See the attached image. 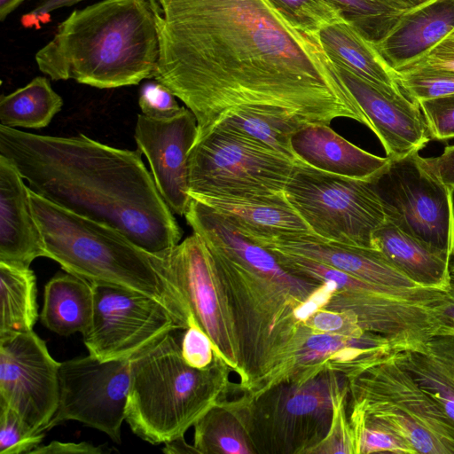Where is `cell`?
I'll use <instances>...</instances> for the list:
<instances>
[{
  "label": "cell",
  "instance_id": "cell-16",
  "mask_svg": "<svg viewBox=\"0 0 454 454\" xmlns=\"http://www.w3.org/2000/svg\"><path fill=\"white\" fill-rule=\"evenodd\" d=\"M59 364L34 331L0 337V404L45 432L59 405Z\"/></svg>",
  "mask_w": 454,
  "mask_h": 454
},
{
  "label": "cell",
  "instance_id": "cell-43",
  "mask_svg": "<svg viewBox=\"0 0 454 454\" xmlns=\"http://www.w3.org/2000/svg\"><path fill=\"white\" fill-rule=\"evenodd\" d=\"M450 287L443 293L442 298L432 306V311L438 322L439 328L454 330V255L450 261Z\"/></svg>",
  "mask_w": 454,
  "mask_h": 454
},
{
  "label": "cell",
  "instance_id": "cell-3",
  "mask_svg": "<svg viewBox=\"0 0 454 454\" xmlns=\"http://www.w3.org/2000/svg\"><path fill=\"white\" fill-rule=\"evenodd\" d=\"M0 154L35 193L119 230L151 254L180 242L182 230L138 149L115 148L82 133L53 137L0 125Z\"/></svg>",
  "mask_w": 454,
  "mask_h": 454
},
{
  "label": "cell",
  "instance_id": "cell-22",
  "mask_svg": "<svg viewBox=\"0 0 454 454\" xmlns=\"http://www.w3.org/2000/svg\"><path fill=\"white\" fill-rule=\"evenodd\" d=\"M454 30V0H430L405 12L375 45L395 72L416 62Z\"/></svg>",
  "mask_w": 454,
  "mask_h": 454
},
{
  "label": "cell",
  "instance_id": "cell-32",
  "mask_svg": "<svg viewBox=\"0 0 454 454\" xmlns=\"http://www.w3.org/2000/svg\"><path fill=\"white\" fill-rule=\"evenodd\" d=\"M366 40L376 45L390 32L403 12L383 0H330Z\"/></svg>",
  "mask_w": 454,
  "mask_h": 454
},
{
  "label": "cell",
  "instance_id": "cell-12",
  "mask_svg": "<svg viewBox=\"0 0 454 454\" xmlns=\"http://www.w3.org/2000/svg\"><path fill=\"white\" fill-rule=\"evenodd\" d=\"M368 182L387 219L405 233L454 255V188L442 182L428 158L417 151L389 159Z\"/></svg>",
  "mask_w": 454,
  "mask_h": 454
},
{
  "label": "cell",
  "instance_id": "cell-15",
  "mask_svg": "<svg viewBox=\"0 0 454 454\" xmlns=\"http://www.w3.org/2000/svg\"><path fill=\"white\" fill-rule=\"evenodd\" d=\"M93 286V319L83 342L98 359H131L167 333L184 330L161 303L145 294Z\"/></svg>",
  "mask_w": 454,
  "mask_h": 454
},
{
  "label": "cell",
  "instance_id": "cell-4",
  "mask_svg": "<svg viewBox=\"0 0 454 454\" xmlns=\"http://www.w3.org/2000/svg\"><path fill=\"white\" fill-rule=\"evenodd\" d=\"M158 56L149 1L103 0L73 11L35 59L51 80L113 89L153 77Z\"/></svg>",
  "mask_w": 454,
  "mask_h": 454
},
{
  "label": "cell",
  "instance_id": "cell-46",
  "mask_svg": "<svg viewBox=\"0 0 454 454\" xmlns=\"http://www.w3.org/2000/svg\"><path fill=\"white\" fill-rule=\"evenodd\" d=\"M428 160L442 182L454 188V145L446 146L441 155Z\"/></svg>",
  "mask_w": 454,
  "mask_h": 454
},
{
  "label": "cell",
  "instance_id": "cell-30",
  "mask_svg": "<svg viewBox=\"0 0 454 454\" xmlns=\"http://www.w3.org/2000/svg\"><path fill=\"white\" fill-rule=\"evenodd\" d=\"M198 454H256L239 413L229 398L211 407L194 424Z\"/></svg>",
  "mask_w": 454,
  "mask_h": 454
},
{
  "label": "cell",
  "instance_id": "cell-29",
  "mask_svg": "<svg viewBox=\"0 0 454 454\" xmlns=\"http://www.w3.org/2000/svg\"><path fill=\"white\" fill-rule=\"evenodd\" d=\"M0 337L27 333L38 318L36 278L29 267L0 262Z\"/></svg>",
  "mask_w": 454,
  "mask_h": 454
},
{
  "label": "cell",
  "instance_id": "cell-17",
  "mask_svg": "<svg viewBox=\"0 0 454 454\" xmlns=\"http://www.w3.org/2000/svg\"><path fill=\"white\" fill-rule=\"evenodd\" d=\"M134 137L166 204L173 214L184 215L192 199L188 159L197 137L194 114L184 106L168 118L138 114Z\"/></svg>",
  "mask_w": 454,
  "mask_h": 454
},
{
  "label": "cell",
  "instance_id": "cell-38",
  "mask_svg": "<svg viewBox=\"0 0 454 454\" xmlns=\"http://www.w3.org/2000/svg\"><path fill=\"white\" fill-rule=\"evenodd\" d=\"M44 432L32 428L12 409L0 404V454L31 453Z\"/></svg>",
  "mask_w": 454,
  "mask_h": 454
},
{
  "label": "cell",
  "instance_id": "cell-42",
  "mask_svg": "<svg viewBox=\"0 0 454 454\" xmlns=\"http://www.w3.org/2000/svg\"><path fill=\"white\" fill-rule=\"evenodd\" d=\"M426 67L454 73V30L424 57L405 67Z\"/></svg>",
  "mask_w": 454,
  "mask_h": 454
},
{
  "label": "cell",
  "instance_id": "cell-2",
  "mask_svg": "<svg viewBox=\"0 0 454 454\" xmlns=\"http://www.w3.org/2000/svg\"><path fill=\"white\" fill-rule=\"evenodd\" d=\"M184 217L207 246L231 308L240 355L236 393L256 396L283 384L312 333L306 320L325 309L332 288L290 274L267 249L193 198Z\"/></svg>",
  "mask_w": 454,
  "mask_h": 454
},
{
  "label": "cell",
  "instance_id": "cell-35",
  "mask_svg": "<svg viewBox=\"0 0 454 454\" xmlns=\"http://www.w3.org/2000/svg\"><path fill=\"white\" fill-rule=\"evenodd\" d=\"M296 29L317 35L325 27L345 20L330 0H269Z\"/></svg>",
  "mask_w": 454,
  "mask_h": 454
},
{
  "label": "cell",
  "instance_id": "cell-41",
  "mask_svg": "<svg viewBox=\"0 0 454 454\" xmlns=\"http://www.w3.org/2000/svg\"><path fill=\"white\" fill-rule=\"evenodd\" d=\"M181 352L189 365L200 369L210 364L215 357L211 340L196 321L185 329L181 341Z\"/></svg>",
  "mask_w": 454,
  "mask_h": 454
},
{
  "label": "cell",
  "instance_id": "cell-47",
  "mask_svg": "<svg viewBox=\"0 0 454 454\" xmlns=\"http://www.w3.org/2000/svg\"><path fill=\"white\" fill-rule=\"evenodd\" d=\"M164 444L162 451L166 454L198 453L193 445L185 442L184 435L168 441Z\"/></svg>",
  "mask_w": 454,
  "mask_h": 454
},
{
  "label": "cell",
  "instance_id": "cell-5",
  "mask_svg": "<svg viewBox=\"0 0 454 454\" xmlns=\"http://www.w3.org/2000/svg\"><path fill=\"white\" fill-rule=\"evenodd\" d=\"M28 192L45 257L92 284L124 288L156 300L184 330L194 321L184 295L154 254L106 223L63 208L29 187Z\"/></svg>",
  "mask_w": 454,
  "mask_h": 454
},
{
  "label": "cell",
  "instance_id": "cell-10",
  "mask_svg": "<svg viewBox=\"0 0 454 454\" xmlns=\"http://www.w3.org/2000/svg\"><path fill=\"white\" fill-rule=\"evenodd\" d=\"M284 194L310 232L327 240L374 247L373 233L386 220L368 181L322 171L299 159Z\"/></svg>",
  "mask_w": 454,
  "mask_h": 454
},
{
  "label": "cell",
  "instance_id": "cell-7",
  "mask_svg": "<svg viewBox=\"0 0 454 454\" xmlns=\"http://www.w3.org/2000/svg\"><path fill=\"white\" fill-rule=\"evenodd\" d=\"M347 381L327 371L302 385L279 384L231 402L256 454H313L330 429L333 395Z\"/></svg>",
  "mask_w": 454,
  "mask_h": 454
},
{
  "label": "cell",
  "instance_id": "cell-37",
  "mask_svg": "<svg viewBox=\"0 0 454 454\" xmlns=\"http://www.w3.org/2000/svg\"><path fill=\"white\" fill-rule=\"evenodd\" d=\"M348 402L347 381L333 395L330 429L325 438L313 450V454H355L353 431L348 414Z\"/></svg>",
  "mask_w": 454,
  "mask_h": 454
},
{
  "label": "cell",
  "instance_id": "cell-21",
  "mask_svg": "<svg viewBox=\"0 0 454 454\" xmlns=\"http://www.w3.org/2000/svg\"><path fill=\"white\" fill-rule=\"evenodd\" d=\"M23 180L0 154V262L29 267L35 258L45 257V249Z\"/></svg>",
  "mask_w": 454,
  "mask_h": 454
},
{
  "label": "cell",
  "instance_id": "cell-27",
  "mask_svg": "<svg viewBox=\"0 0 454 454\" xmlns=\"http://www.w3.org/2000/svg\"><path fill=\"white\" fill-rule=\"evenodd\" d=\"M317 35L333 63L380 88L402 90L396 72L386 63L375 45L348 21L331 24Z\"/></svg>",
  "mask_w": 454,
  "mask_h": 454
},
{
  "label": "cell",
  "instance_id": "cell-31",
  "mask_svg": "<svg viewBox=\"0 0 454 454\" xmlns=\"http://www.w3.org/2000/svg\"><path fill=\"white\" fill-rule=\"evenodd\" d=\"M63 100L49 80L37 76L24 87L0 98V125L41 129L61 110Z\"/></svg>",
  "mask_w": 454,
  "mask_h": 454
},
{
  "label": "cell",
  "instance_id": "cell-23",
  "mask_svg": "<svg viewBox=\"0 0 454 454\" xmlns=\"http://www.w3.org/2000/svg\"><path fill=\"white\" fill-rule=\"evenodd\" d=\"M291 141L297 159L319 170L349 178L371 180L389 160L350 143L329 124L307 126L294 133Z\"/></svg>",
  "mask_w": 454,
  "mask_h": 454
},
{
  "label": "cell",
  "instance_id": "cell-1",
  "mask_svg": "<svg viewBox=\"0 0 454 454\" xmlns=\"http://www.w3.org/2000/svg\"><path fill=\"white\" fill-rule=\"evenodd\" d=\"M159 56L153 78L194 114L196 141L227 116L254 114L295 133L348 118L370 129L317 35L269 0H148Z\"/></svg>",
  "mask_w": 454,
  "mask_h": 454
},
{
  "label": "cell",
  "instance_id": "cell-13",
  "mask_svg": "<svg viewBox=\"0 0 454 454\" xmlns=\"http://www.w3.org/2000/svg\"><path fill=\"white\" fill-rule=\"evenodd\" d=\"M154 254L184 295L194 320L211 340L215 353L239 376L240 355L233 317L202 239L192 232L177 245Z\"/></svg>",
  "mask_w": 454,
  "mask_h": 454
},
{
  "label": "cell",
  "instance_id": "cell-28",
  "mask_svg": "<svg viewBox=\"0 0 454 454\" xmlns=\"http://www.w3.org/2000/svg\"><path fill=\"white\" fill-rule=\"evenodd\" d=\"M94 313V286L71 273H59L44 287L41 322L50 331L69 336L85 335Z\"/></svg>",
  "mask_w": 454,
  "mask_h": 454
},
{
  "label": "cell",
  "instance_id": "cell-40",
  "mask_svg": "<svg viewBox=\"0 0 454 454\" xmlns=\"http://www.w3.org/2000/svg\"><path fill=\"white\" fill-rule=\"evenodd\" d=\"M138 105L142 114L152 118L171 117L182 107L176 100V96L158 81L142 85Z\"/></svg>",
  "mask_w": 454,
  "mask_h": 454
},
{
  "label": "cell",
  "instance_id": "cell-33",
  "mask_svg": "<svg viewBox=\"0 0 454 454\" xmlns=\"http://www.w3.org/2000/svg\"><path fill=\"white\" fill-rule=\"evenodd\" d=\"M215 129L241 135L294 161L298 160L292 147L294 132L269 119L254 114H239L225 117L210 131Z\"/></svg>",
  "mask_w": 454,
  "mask_h": 454
},
{
  "label": "cell",
  "instance_id": "cell-9",
  "mask_svg": "<svg viewBox=\"0 0 454 454\" xmlns=\"http://www.w3.org/2000/svg\"><path fill=\"white\" fill-rule=\"evenodd\" d=\"M294 163L246 137L215 129L190 152L189 194L231 199L282 195Z\"/></svg>",
  "mask_w": 454,
  "mask_h": 454
},
{
  "label": "cell",
  "instance_id": "cell-6",
  "mask_svg": "<svg viewBox=\"0 0 454 454\" xmlns=\"http://www.w3.org/2000/svg\"><path fill=\"white\" fill-rule=\"evenodd\" d=\"M231 372L215 353L205 368L189 365L181 342L168 333L130 359L125 420L152 444L184 435L211 407L235 393Z\"/></svg>",
  "mask_w": 454,
  "mask_h": 454
},
{
  "label": "cell",
  "instance_id": "cell-14",
  "mask_svg": "<svg viewBox=\"0 0 454 454\" xmlns=\"http://www.w3.org/2000/svg\"><path fill=\"white\" fill-rule=\"evenodd\" d=\"M59 397L47 430L75 420L121 442L130 385V359L102 361L88 355L60 363Z\"/></svg>",
  "mask_w": 454,
  "mask_h": 454
},
{
  "label": "cell",
  "instance_id": "cell-48",
  "mask_svg": "<svg viewBox=\"0 0 454 454\" xmlns=\"http://www.w3.org/2000/svg\"><path fill=\"white\" fill-rule=\"evenodd\" d=\"M394 8L401 11L402 12H408L430 0H383Z\"/></svg>",
  "mask_w": 454,
  "mask_h": 454
},
{
  "label": "cell",
  "instance_id": "cell-45",
  "mask_svg": "<svg viewBox=\"0 0 454 454\" xmlns=\"http://www.w3.org/2000/svg\"><path fill=\"white\" fill-rule=\"evenodd\" d=\"M83 0H42L31 12L21 18V23L26 27H40L41 24L50 20L49 13L54 10L72 6Z\"/></svg>",
  "mask_w": 454,
  "mask_h": 454
},
{
  "label": "cell",
  "instance_id": "cell-8",
  "mask_svg": "<svg viewBox=\"0 0 454 454\" xmlns=\"http://www.w3.org/2000/svg\"><path fill=\"white\" fill-rule=\"evenodd\" d=\"M395 353L347 378L348 411L380 420L416 453L454 454V421Z\"/></svg>",
  "mask_w": 454,
  "mask_h": 454
},
{
  "label": "cell",
  "instance_id": "cell-36",
  "mask_svg": "<svg viewBox=\"0 0 454 454\" xmlns=\"http://www.w3.org/2000/svg\"><path fill=\"white\" fill-rule=\"evenodd\" d=\"M403 92L415 102L454 94V73L426 67L396 71Z\"/></svg>",
  "mask_w": 454,
  "mask_h": 454
},
{
  "label": "cell",
  "instance_id": "cell-44",
  "mask_svg": "<svg viewBox=\"0 0 454 454\" xmlns=\"http://www.w3.org/2000/svg\"><path fill=\"white\" fill-rule=\"evenodd\" d=\"M105 450L100 446L87 442L52 441L45 445H39L30 454H102Z\"/></svg>",
  "mask_w": 454,
  "mask_h": 454
},
{
  "label": "cell",
  "instance_id": "cell-34",
  "mask_svg": "<svg viewBox=\"0 0 454 454\" xmlns=\"http://www.w3.org/2000/svg\"><path fill=\"white\" fill-rule=\"evenodd\" d=\"M348 414L353 431L355 454H416L403 437L380 420L356 411H348Z\"/></svg>",
  "mask_w": 454,
  "mask_h": 454
},
{
  "label": "cell",
  "instance_id": "cell-11",
  "mask_svg": "<svg viewBox=\"0 0 454 454\" xmlns=\"http://www.w3.org/2000/svg\"><path fill=\"white\" fill-rule=\"evenodd\" d=\"M268 251L290 274L333 288L325 309L353 316L364 330L380 334L396 346L410 341L423 323L425 309L420 301L427 297L424 288H386L304 256Z\"/></svg>",
  "mask_w": 454,
  "mask_h": 454
},
{
  "label": "cell",
  "instance_id": "cell-18",
  "mask_svg": "<svg viewBox=\"0 0 454 454\" xmlns=\"http://www.w3.org/2000/svg\"><path fill=\"white\" fill-rule=\"evenodd\" d=\"M383 145L387 157L397 159L420 151L432 139L417 102L403 90L380 88L333 63Z\"/></svg>",
  "mask_w": 454,
  "mask_h": 454
},
{
  "label": "cell",
  "instance_id": "cell-39",
  "mask_svg": "<svg viewBox=\"0 0 454 454\" xmlns=\"http://www.w3.org/2000/svg\"><path fill=\"white\" fill-rule=\"evenodd\" d=\"M432 139L454 138V94L418 102Z\"/></svg>",
  "mask_w": 454,
  "mask_h": 454
},
{
  "label": "cell",
  "instance_id": "cell-24",
  "mask_svg": "<svg viewBox=\"0 0 454 454\" xmlns=\"http://www.w3.org/2000/svg\"><path fill=\"white\" fill-rule=\"evenodd\" d=\"M212 207L239 233L258 244L279 236L310 232L285 194L257 199L191 197Z\"/></svg>",
  "mask_w": 454,
  "mask_h": 454
},
{
  "label": "cell",
  "instance_id": "cell-25",
  "mask_svg": "<svg viewBox=\"0 0 454 454\" xmlns=\"http://www.w3.org/2000/svg\"><path fill=\"white\" fill-rule=\"evenodd\" d=\"M373 247L416 285L446 292L452 255L405 233L386 218L374 231Z\"/></svg>",
  "mask_w": 454,
  "mask_h": 454
},
{
  "label": "cell",
  "instance_id": "cell-20",
  "mask_svg": "<svg viewBox=\"0 0 454 454\" xmlns=\"http://www.w3.org/2000/svg\"><path fill=\"white\" fill-rule=\"evenodd\" d=\"M257 245L267 250H278L309 258L382 287H420L395 268L375 247L334 242L311 232L283 235Z\"/></svg>",
  "mask_w": 454,
  "mask_h": 454
},
{
  "label": "cell",
  "instance_id": "cell-19",
  "mask_svg": "<svg viewBox=\"0 0 454 454\" xmlns=\"http://www.w3.org/2000/svg\"><path fill=\"white\" fill-rule=\"evenodd\" d=\"M395 352L398 350L387 338L364 329L312 332L297 353L284 383L302 385L327 371L348 378Z\"/></svg>",
  "mask_w": 454,
  "mask_h": 454
},
{
  "label": "cell",
  "instance_id": "cell-26",
  "mask_svg": "<svg viewBox=\"0 0 454 454\" xmlns=\"http://www.w3.org/2000/svg\"><path fill=\"white\" fill-rule=\"evenodd\" d=\"M395 356L454 421V330L439 328L417 348Z\"/></svg>",
  "mask_w": 454,
  "mask_h": 454
},
{
  "label": "cell",
  "instance_id": "cell-49",
  "mask_svg": "<svg viewBox=\"0 0 454 454\" xmlns=\"http://www.w3.org/2000/svg\"><path fill=\"white\" fill-rule=\"evenodd\" d=\"M23 0H0V20L4 21L5 18L13 12Z\"/></svg>",
  "mask_w": 454,
  "mask_h": 454
}]
</instances>
